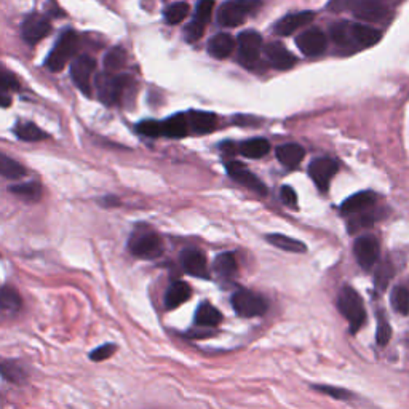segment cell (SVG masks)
Segmentation results:
<instances>
[{
	"instance_id": "9c48e42d",
	"label": "cell",
	"mask_w": 409,
	"mask_h": 409,
	"mask_svg": "<svg viewBox=\"0 0 409 409\" xmlns=\"http://www.w3.org/2000/svg\"><path fill=\"white\" fill-rule=\"evenodd\" d=\"M238 61L245 67H254L259 61L262 37L256 31H245L238 36Z\"/></svg>"
},
{
	"instance_id": "7a4b0ae2",
	"label": "cell",
	"mask_w": 409,
	"mask_h": 409,
	"mask_svg": "<svg viewBox=\"0 0 409 409\" xmlns=\"http://www.w3.org/2000/svg\"><path fill=\"white\" fill-rule=\"evenodd\" d=\"M338 309L350 324V333L355 334L366 322V310L361 296L352 287H344L338 296Z\"/></svg>"
},
{
	"instance_id": "9a60e30c",
	"label": "cell",
	"mask_w": 409,
	"mask_h": 409,
	"mask_svg": "<svg viewBox=\"0 0 409 409\" xmlns=\"http://www.w3.org/2000/svg\"><path fill=\"white\" fill-rule=\"evenodd\" d=\"M349 8L358 20L382 21L387 16V8L378 0H349Z\"/></svg>"
},
{
	"instance_id": "603a6c76",
	"label": "cell",
	"mask_w": 409,
	"mask_h": 409,
	"mask_svg": "<svg viewBox=\"0 0 409 409\" xmlns=\"http://www.w3.org/2000/svg\"><path fill=\"white\" fill-rule=\"evenodd\" d=\"M306 157V150L299 144H283L277 149V159L287 168H296Z\"/></svg>"
},
{
	"instance_id": "836d02e7",
	"label": "cell",
	"mask_w": 409,
	"mask_h": 409,
	"mask_svg": "<svg viewBox=\"0 0 409 409\" xmlns=\"http://www.w3.org/2000/svg\"><path fill=\"white\" fill-rule=\"evenodd\" d=\"M10 192L18 195V197L24 200L36 201L42 197V186L38 182H26L18 184V186H11Z\"/></svg>"
},
{
	"instance_id": "83f0119b",
	"label": "cell",
	"mask_w": 409,
	"mask_h": 409,
	"mask_svg": "<svg viewBox=\"0 0 409 409\" xmlns=\"http://www.w3.org/2000/svg\"><path fill=\"white\" fill-rule=\"evenodd\" d=\"M267 242L272 243L277 248L283 250V251H289V253H304L307 250L306 245L296 240L293 237H287V235L282 234H271L267 235Z\"/></svg>"
},
{
	"instance_id": "7dc6e473",
	"label": "cell",
	"mask_w": 409,
	"mask_h": 409,
	"mask_svg": "<svg viewBox=\"0 0 409 409\" xmlns=\"http://www.w3.org/2000/svg\"><path fill=\"white\" fill-rule=\"evenodd\" d=\"M345 7H349V0H331L328 5V8L331 11H336V13L343 11Z\"/></svg>"
},
{
	"instance_id": "f546056e",
	"label": "cell",
	"mask_w": 409,
	"mask_h": 409,
	"mask_svg": "<svg viewBox=\"0 0 409 409\" xmlns=\"http://www.w3.org/2000/svg\"><path fill=\"white\" fill-rule=\"evenodd\" d=\"M15 133L20 139H22V141H27V143H37V141H42V139L48 138L47 133L41 130V128H38L37 125H34V123H31V122L18 123V125L15 127Z\"/></svg>"
},
{
	"instance_id": "ab89813d",
	"label": "cell",
	"mask_w": 409,
	"mask_h": 409,
	"mask_svg": "<svg viewBox=\"0 0 409 409\" xmlns=\"http://www.w3.org/2000/svg\"><path fill=\"white\" fill-rule=\"evenodd\" d=\"M136 130L139 134H143V136H148V138H159L162 136V123L157 122V120H144L141 123H138Z\"/></svg>"
},
{
	"instance_id": "e575fe53",
	"label": "cell",
	"mask_w": 409,
	"mask_h": 409,
	"mask_svg": "<svg viewBox=\"0 0 409 409\" xmlns=\"http://www.w3.org/2000/svg\"><path fill=\"white\" fill-rule=\"evenodd\" d=\"M127 61V53L125 50L122 47H115L108 52L104 58V67L108 72H114V71H119L123 67Z\"/></svg>"
},
{
	"instance_id": "3957f363",
	"label": "cell",
	"mask_w": 409,
	"mask_h": 409,
	"mask_svg": "<svg viewBox=\"0 0 409 409\" xmlns=\"http://www.w3.org/2000/svg\"><path fill=\"white\" fill-rule=\"evenodd\" d=\"M259 7L261 0H227L217 11V22L224 27H237Z\"/></svg>"
},
{
	"instance_id": "ee69618b",
	"label": "cell",
	"mask_w": 409,
	"mask_h": 409,
	"mask_svg": "<svg viewBox=\"0 0 409 409\" xmlns=\"http://www.w3.org/2000/svg\"><path fill=\"white\" fill-rule=\"evenodd\" d=\"M203 31H205V27L203 26H200V24H197V22H194V21H190L189 24L186 26V41L187 42H197L199 38H201V36H203Z\"/></svg>"
},
{
	"instance_id": "bcb514c9",
	"label": "cell",
	"mask_w": 409,
	"mask_h": 409,
	"mask_svg": "<svg viewBox=\"0 0 409 409\" xmlns=\"http://www.w3.org/2000/svg\"><path fill=\"white\" fill-rule=\"evenodd\" d=\"M280 197H282L285 205H288V206H296V205H298V195H296L293 187L283 186L282 190H280Z\"/></svg>"
},
{
	"instance_id": "7c38bea8",
	"label": "cell",
	"mask_w": 409,
	"mask_h": 409,
	"mask_svg": "<svg viewBox=\"0 0 409 409\" xmlns=\"http://www.w3.org/2000/svg\"><path fill=\"white\" fill-rule=\"evenodd\" d=\"M50 31H52V24L47 18H43L42 15L32 13L29 16H26V20L22 21V38L29 43V45H36L37 42L43 41L45 37L48 36Z\"/></svg>"
},
{
	"instance_id": "6da1fadb",
	"label": "cell",
	"mask_w": 409,
	"mask_h": 409,
	"mask_svg": "<svg viewBox=\"0 0 409 409\" xmlns=\"http://www.w3.org/2000/svg\"><path fill=\"white\" fill-rule=\"evenodd\" d=\"M331 38L339 48L347 52L373 47L380 41V32L371 26L361 24V22L340 21L331 26Z\"/></svg>"
},
{
	"instance_id": "c3c4849f",
	"label": "cell",
	"mask_w": 409,
	"mask_h": 409,
	"mask_svg": "<svg viewBox=\"0 0 409 409\" xmlns=\"http://www.w3.org/2000/svg\"><path fill=\"white\" fill-rule=\"evenodd\" d=\"M10 106H11V98L8 96V93L0 89V108H10Z\"/></svg>"
},
{
	"instance_id": "d590c367",
	"label": "cell",
	"mask_w": 409,
	"mask_h": 409,
	"mask_svg": "<svg viewBox=\"0 0 409 409\" xmlns=\"http://www.w3.org/2000/svg\"><path fill=\"white\" fill-rule=\"evenodd\" d=\"M189 15V5L186 2H178L170 5L165 10V21L168 24H179L182 20H186Z\"/></svg>"
},
{
	"instance_id": "60d3db41",
	"label": "cell",
	"mask_w": 409,
	"mask_h": 409,
	"mask_svg": "<svg viewBox=\"0 0 409 409\" xmlns=\"http://www.w3.org/2000/svg\"><path fill=\"white\" fill-rule=\"evenodd\" d=\"M20 83L10 71L5 69L3 66H0V89L2 92H11V89H18Z\"/></svg>"
},
{
	"instance_id": "52a82bcc",
	"label": "cell",
	"mask_w": 409,
	"mask_h": 409,
	"mask_svg": "<svg viewBox=\"0 0 409 409\" xmlns=\"http://www.w3.org/2000/svg\"><path fill=\"white\" fill-rule=\"evenodd\" d=\"M131 77L127 74L122 76H103L98 78L99 99L104 104L112 106L119 103L125 89L131 85Z\"/></svg>"
},
{
	"instance_id": "cb8c5ba5",
	"label": "cell",
	"mask_w": 409,
	"mask_h": 409,
	"mask_svg": "<svg viewBox=\"0 0 409 409\" xmlns=\"http://www.w3.org/2000/svg\"><path fill=\"white\" fill-rule=\"evenodd\" d=\"M162 133L168 138H184L189 133V122L186 114H176L162 122Z\"/></svg>"
},
{
	"instance_id": "d6986e66",
	"label": "cell",
	"mask_w": 409,
	"mask_h": 409,
	"mask_svg": "<svg viewBox=\"0 0 409 409\" xmlns=\"http://www.w3.org/2000/svg\"><path fill=\"white\" fill-rule=\"evenodd\" d=\"M374 201H376V194L374 192H369V190H366V192H358L340 205V215H358V213H363L369 206H373Z\"/></svg>"
},
{
	"instance_id": "b9f144b4",
	"label": "cell",
	"mask_w": 409,
	"mask_h": 409,
	"mask_svg": "<svg viewBox=\"0 0 409 409\" xmlns=\"http://www.w3.org/2000/svg\"><path fill=\"white\" fill-rule=\"evenodd\" d=\"M115 350H117L115 344L99 345L92 352V354H89V360H92V361H104V360H108V358H110Z\"/></svg>"
},
{
	"instance_id": "f1b7e54d",
	"label": "cell",
	"mask_w": 409,
	"mask_h": 409,
	"mask_svg": "<svg viewBox=\"0 0 409 409\" xmlns=\"http://www.w3.org/2000/svg\"><path fill=\"white\" fill-rule=\"evenodd\" d=\"M213 271L221 278H232L237 273V259L232 253H222L215 259Z\"/></svg>"
},
{
	"instance_id": "681fc988",
	"label": "cell",
	"mask_w": 409,
	"mask_h": 409,
	"mask_svg": "<svg viewBox=\"0 0 409 409\" xmlns=\"http://www.w3.org/2000/svg\"><path fill=\"white\" fill-rule=\"evenodd\" d=\"M103 203L104 206H115L119 205V200H117V197H106L103 199Z\"/></svg>"
},
{
	"instance_id": "30bf717a",
	"label": "cell",
	"mask_w": 409,
	"mask_h": 409,
	"mask_svg": "<svg viewBox=\"0 0 409 409\" xmlns=\"http://www.w3.org/2000/svg\"><path fill=\"white\" fill-rule=\"evenodd\" d=\"M338 164L333 159H328V157H320V159L313 160L309 166V175L312 181L317 184V187L322 190V192H327L329 189V184H331V179L338 173Z\"/></svg>"
},
{
	"instance_id": "4fadbf2b",
	"label": "cell",
	"mask_w": 409,
	"mask_h": 409,
	"mask_svg": "<svg viewBox=\"0 0 409 409\" xmlns=\"http://www.w3.org/2000/svg\"><path fill=\"white\" fill-rule=\"evenodd\" d=\"M296 45L306 56H318L327 50V36L320 27H310L296 38Z\"/></svg>"
},
{
	"instance_id": "8d00e7d4",
	"label": "cell",
	"mask_w": 409,
	"mask_h": 409,
	"mask_svg": "<svg viewBox=\"0 0 409 409\" xmlns=\"http://www.w3.org/2000/svg\"><path fill=\"white\" fill-rule=\"evenodd\" d=\"M392 338V327L382 310H378V329H376V340L380 347H385L389 344Z\"/></svg>"
},
{
	"instance_id": "7bdbcfd3",
	"label": "cell",
	"mask_w": 409,
	"mask_h": 409,
	"mask_svg": "<svg viewBox=\"0 0 409 409\" xmlns=\"http://www.w3.org/2000/svg\"><path fill=\"white\" fill-rule=\"evenodd\" d=\"M315 390L322 392V394H327L328 396H333V399H338V400L350 399L349 392L338 389V387H331V385H315Z\"/></svg>"
},
{
	"instance_id": "8992f818",
	"label": "cell",
	"mask_w": 409,
	"mask_h": 409,
	"mask_svg": "<svg viewBox=\"0 0 409 409\" xmlns=\"http://www.w3.org/2000/svg\"><path fill=\"white\" fill-rule=\"evenodd\" d=\"M232 307L235 313L242 318L261 317L267 312V302L262 296L251 291L240 289L232 296Z\"/></svg>"
},
{
	"instance_id": "7402d4cb",
	"label": "cell",
	"mask_w": 409,
	"mask_h": 409,
	"mask_svg": "<svg viewBox=\"0 0 409 409\" xmlns=\"http://www.w3.org/2000/svg\"><path fill=\"white\" fill-rule=\"evenodd\" d=\"M190 294H192V289L186 282H181V280L173 282L165 293V307L170 310L176 309L190 299Z\"/></svg>"
},
{
	"instance_id": "ffe728a7",
	"label": "cell",
	"mask_w": 409,
	"mask_h": 409,
	"mask_svg": "<svg viewBox=\"0 0 409 409\" xmlns=\"http://www.w3.org/2000/svg\"><path fill=\"white\" fill-rule=\"evenodd\" d=\"M187 122L190 130L199 134H205L215 130L217 119L215 114H211V112L190 110L187 114Z\"/></svg>"
},
{
	"instance_id": "2e32d148",
	"label": "cell",
	"mask_w": 409,
	"mask_h": 409,
	"mask_svg": "<svg viewBox=\"0 0 409 409\" xmlns=\"http://www.w3.org/2000/svg\"><path fill=\"white\" fill-rule=\"evenodd\" d=\"M182 268L189 275L197 278H208V266H206V257L201 251L195 248H189L182 251L181 254Z\"/></svg>"
},
{
	"instance_id": "74e56055",
	"label": "cell",
	"mask_w": 409,
	"mask_h": 409,
	"mask_svg": "<svg viewBox=\"0 0 409 409\" xmlns=\"http://www.w3.org/2000/svg\"><path fill=\"white\" fill-rule=\"evenodd\" d=\"M213 10H215V0H200L197 5V10H195V16H194V22H197L200 26H206L208 21L211 20Z\"/></svg>"
},
{
	"instance_id": "5bb4252c",
	"label": "cell",
	"mask_w": 409,
	"mask_h": 409,
	"mask_svg": "<svg viewBox=\"0 0 409 409\" xmlns=\"http://www.w3.org/2000/svg\"><path fill=\"white\" fill-rule=\"evenodd\" d=\"M226 168H227L229 176L235 179L237 182L243 184L245 187L254 190V192L259 194V195L267 194L264 182H262L261 179L254 175V173H251L243 164H240V162H229V164H226Z\"/></svg>"
},
{
	"instance_id": "d6a6232c",
	"label": "cell",
	"mask_w": 409,
	"mask_h": 409,
	"mask_svg": "<svg viewBox=\"0 0 409 409\" xmlns=\"http://www.w3.org/2000/svg\"><path fill=\"white\" fill-rule=\"evenodd\" d=\"M390 302L395 312L401 315H409V289L405 287H395L392 289Z\"/></svg>"
},
{
	"instance_id": "ba28073f",
	"label": "cell",
	"mask_w": 409,
	"mask_h": 409,
	"mask_svg": "<svg viewBox=\"0 0 409 409\" xmlns=\"http://www.w3.org/2000/svg\"><path fill=\"white\" fill-rule=\"evenodd\" d=\"M94 69H96V61L89 55H80L74 59L71 66V77L74 80L76 87L80 92L89 96L92 94V76Z\"/></svg>"
},
{
	"instance_id": "44dd1931",
	"label": "cell",
	"mask_w": 409,
	"mask_h": 409,
	"mask_svg": "<svg viewBox=\"0 0 409 409\" xmlns=\"http://www.w3.org/2000/svg\"><path fill=\"white\" fill-rule=\"evenodd\" d=\"M235 48V38L226 32L216 34L208 42V53L216 59H226L231 56Z\"/></svg>"
},
{
	"instance_id": "277c9868",
	"label": "cell",
	"mask_w": 409,
	"mask_h": 409,
	"mask_svg": "<svg viewBox=\"0 0 409 409\" xmlns=\"http://www.w3.org/2000/svg\"><path fill=\"white\" fill-rule=\"evenodd\" d=\"M128 250L133 256L141 259H155L164 253V243L155 232L138 231L131 235Z\"/></svg>"
},
{
	"instance_id": "4dcf8cb0",
	"label": "cell",
	"mask_w": 409,
	"mask_h": 409,
	"mask_svg": "<svg viewBox=\"0 0 409 409\" xmlns=\"http://www.w3.org/2000/svg\"><path fill=\"white\" fill-rule=\"evenodd\" d=\"M26 175L24 166L10 157L0 154V176L8 179H20Z\"/></svg>"
},
{
	"instance_id": "1f68e13d",
	"label": "cell",
	"mask_w": 409,
	"mask_h": 409,
	"mask_svg": "<svg viewBox=\"0 0 409 409\" xmlns=\"http://www.w3.org/2000/svg\"><path fill=\"white\" fill-rule=\"evenodd\" d=\"M21 307V298L18 291L11 287H3L0 289V310L16 312Z\"/></svg>"
},
{
	"instance_id": "f35d334b",
	"label": "cell",
	"mask_w": 409,
	"mask_h": 409,
	"mask_svg": "<svg viewBox=\"0 0 409 409\" xmlns=\"http://www.w3.org/2000/svg\"><path fill=\"white\" fill-rule=\"evenodd\" d=\"M392 277H394V266L389 261L380 262L376 271V278H374L376 280V287L379 289H385L389 287Z\"/></svg>"
},
{
	"instance_id": "d4e9b609",
	"label": "cell",
	"mask_w": 409,
	"mask_h": 409,
	"mask_svg": "<svg viewBox=\"0 0 409 409\" xmlns=\"http://www.w3.org/2000/svg\"><path fill=\"white\" fill-rule=\"evenodd\" d=\"M221 322H222L221 312L217 310L215 306L208 304V302L200 304L197 312H195V323H197L199 327L213 328V327H217Z\"/></svg>"
},
{
	"instance_id": "8fae6325",
	"label": "cell",
	"mask_w": 409,
	"mask_h": 409,
	"mask_svg": "<svg viewBox=\"0 0 409 409\" xmlns=\"http://www.w3.org/2000/svg\"><path fill=\"white\" fill-rule=\"evenodd\" d=\"M354 254L357 257L358 264L363 268H373L379 259V242L371 235H363V237L355 240Z\"/></svg>"
},
{
	"instance_id": "4316f807",
	"label": "cell",
	"mask_w": 409,
	"mask_h": 409,
	"mask_svg": "<svg viewBox=\"0 0 409 409\" xmlns=\"http://www.w3.org/2000/svg\"><path fill=\"white\" fill-rule=\"evenodd\" d=\"M0 376H2L5 380H8V382L22 384V382H26L27 373L18 361L3 360V361H0Z\"/></svg>"
},
{
	"instance_id": "e0dca14e",
	"label": "cell",
	"mask_w": 409,
	"mask_h": 409,
	"mask_svg": "<svg viewBox=\"0 0 409 409\" xmlns=\"http://www.w3.org/2000/svg\"><path fill=\"white\" fill-rule=\"evenodd\" d=\"M315 18V13L312 11H299V13H291L283 16L275 24V34L278 36H291L294 31H298L299 27L309 24V22Z\"/></svg>"
},
{
	"instance_id": "f6af8a7d",
	"label": "cell",
	"mask_w": 409,
	"mask_h": 409,
	"mask_svg": "<svg viewBox=\"0 0 409 409\" xmlns=\"http://www.w3.org/2000/svg\"><path fill=\"white\" fill-rule=\"evenodd\" d=\"M373 222H374V220H373V217L369 216V215H361V216H358L357 220L350 221V224H349V232H350V234H355V232H358V231H360V229H363V227H371V226H373Z\"/></svg>"
},
{
	"instance_id": "5b68a950",
	"label": "cell",
	"mask_w": 409,
	"mask_h": 409,
	"mask_svg": "<svg viewBox=\"0 0 409 409\" xmlns=\"http://www.w3.org/2000/svg\"><path fill=\"white\" fill-rule=\"evenodd\" d=\"M77 50V36L74 31H66L63 36L58 38L56 42L53 52L48 55L47 61H45V66H47L48 71L52 72H59L64 69L72 56H74Z\"/></svg>"
},
{
	"instance_id": "ac0fdd59",
	"label": "cell",
	"mask_w": 409,
	"mask_h": 409,
	"mask_svg": "<svg viewBox=\"0 0 409 409\" xmlns=\"http://www.w3.org/2000/svg\"><path fill=\"white\" fill-rule=\"evenodd\" d=\"M266 56L271 66H273L275 69H280V71H288L289 67H293L296 64V56L291 52H288L282 43H277V42L267 45Z\"/></svg>"
},
{
	"instance_id": "484cf974",
	"label": "cell",
	"mask_w": 409,
	"mask_h": 409,
	"mask_svg": "<svg viewBox=\"0 0 409 409\" xmlns=\"http://www.w3.org/2000/svg\"><path fill=\"white\" fill-rule=\"evenodd\" d=\"M240 154L246 159H261L268 154L271 150V144H268L267 139L262 138H254L250 139V141H245L243 144H240Z\"/></svg>"
}]
</instances>
